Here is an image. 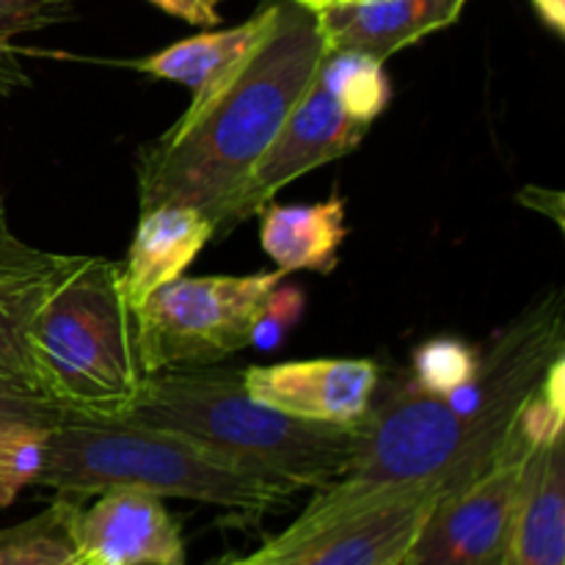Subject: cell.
<instances>
[{
  "instance_id": "8fae6325",
  "label": "cell",
  "mask_w": 565,
  "mask_h": 565,
  "mask_svg": "<svg viewBox=\"0 0 565 565\" xmlns=\"http://www.w3.org/2000/svg\"><path fill=\"white\" fill-rule=\"evenodd\" d=\"M467 0H337L318 9L326 50L390 61L408 44L458 22Z\"/></svg>"
},
{
  "instance_id": "3957f363",
  "label": "cell",
  "mask_w": 565,
  "mask_h": 565,
  "mask_svg": "<svg viewBox=\"0 0 565 565\" xmlns=\"http://www.w3.org/2000/svg\"><path fill=\"white\" fill-rule=\"evenodd\" d=\"M36 486L72 500L110 489H138L163 500L177 497L248 516L276 511L292 497L174 430L75 414H64L50 428Z\"/></svg>"
},
{
  "instance_id": "277c9868",
  "label": "cell",
  "mask_w": 565,
  "mask_h": 565,
  "mask_svg": "<svg viewBox=\"0 0 565 565\" xmlns=\"http://www.w3.org/2000/svg\"><path fill=\"white\" fill-rule=\"evenodd\" d=\"M28 351L50 406L86 419L121 417L143 384L121 265L77 257L33 315Z\"/></svg>"
},
{
  "instance_id": "e0dca14e",
  "label": "cell",
  "mask_w": 565,
  "mask_h": 565,
  "mask_svg": "<svg viewBox=\"0 0 565 565\" xmlns=\"http://www.w3.org/2000/svg\"><path fill=\"white\" fill-rule=\"evenodd\" d=\"M64 274L44 281H31V285L0 287V384L14 386V390L36 397V401H44V395L36 370H33L31 351H28V326H31L33 315L42 307L47 292L58 285Z\"/></svg>"
},
{
  "instance_id": "5bb4252c",
  "label": "cell",
  "mask_w": 565,
  "mask_h": 565,
  "mask_svg": "<svg viewBox=\"0 0 565 565\" xmlns=\"http://www.w3.org/2000/svg\"><path fill=\"white\" fill-rule=\"evenodd\" d=\"M274 14L276 3H270L241 25L226 28V31L210 28L207 33L169 44V47L147 55V58L121 61V66L160 77V81L180 83V86L191 88V105H199L243 64V58L252 53L265 28L270 25Z\"/></svg>"
},
{
  "instance_id": "9c48e42d",
  "label": "cell",
  "mask_w": 565,
  "mask_h": 565,
  "mask_svg": "<svg viewBox=\"0 0 565 565\" xmlns=\"http://www.w3.org/2000/svg\"><path fill=\"white\" fill-rule=\"evenodd\" d=\"M243 390L263 406L303 423L359 428L381 386L370 359H309L241 373Z\"/></svg>"
},
{
  "instance_id": "52a82bcc",
  "label": "cell",
  "mask_w": 565,
  "mask_h": 565,
  "mask_svg": "<svg viewBox=\"0 0 565 565\" xmlns=\"http://www.w3.org/2000/svg\"><path fill=\"white\" fill-rule=\"evenodd\" d=\"M441 494L439 486L417 483L323 519L298 516L243 565H401Z\"/></svg>"
},
{
  "instance_id": "484cf974",
  "label": "cell",
  "mask_w": 565,
  "mask_h": 565,
  "mask_svg": "<svg viewBox=\"0 0 565 565\" xmlns=\"http://www.w3.org/2000/svg\"><path fill=\"white\" fill-rule=\"evenodd\" d=\"M298 3H303L307 9H312V11H318V9H323V6L337 3V0H298Z\"/></svg>"
},
{
  "instance_id": "30bf717a",
  "label": "cell",
  "mask_w": 565,
  "mask_h": 565,
  "mask_svg": "<svg viewBox=\"0 0 565 565\" xmlns=\"http://www.w3.org/2000/svg\"><path fill=\"white\" fill-rule=\"evenodd\" d=\"M75 541L94 565H185L182 527L163 497L138 489H110L77 508Z\"/></svg>"
},
{
  "instance_id": "cb8c5ba5",
  "label": "cell",
  "mask_w": 565,
  "mask_h": 565,
  "mask_svg": "<svg viewBox=\"0 0 565 565\" xmlns=\"http://www.w3.org/2000/svg\"><path fill=\"white\" fill-rule=\"evenodd\" d=\"M533 6L539 9L541 20H544L552 31H565V0H533Z\"/></svg>"
},
{
  "instance_id": "8992f818",
  "label": "cell",
  "mask_w": 565,
  "mask_h": 565,
  "mask_svg": "<svg viewBox=\"0 0 565 565\" xmlns=\"http://www.w3.org/2000/svg\"><path fill=\"white\" fill-rule=\"evenodd\" d=\"M287 276L281 268L248 276H182L160 287L132 312L141 373L210 367L246 351Z\"/></svg>"
},
{
  "instance_id": "603a6c76",
  "label": "cell",
  "mask_w": 565,
  "mask_h": 565,
  "mask_svg": "<svg viewBox=\"0 0 565 565\" xmlns=\"http://www.w3.org/2000/svg\"><path fill=\"white\" fill-rule=\"evenodd\" d=\"M149 3L199 28H215L221 22L218 0H149Z\"/></svg>"
},
{
  "instance_id": "ba28073f",
  "label": "cell",
  "mask_w": 565,
  "mask_h": 565,
  "mask_svg": "<svg viewBox=\"0 0 565 565\" xmlns=\"http://www.w3.org/2000/svg\"><path fill=\"white\" fill-rule=\"evenodd\" d=\"M373 121L362 119L356 110L348 108L345 99L337 97L329 83L315 72V81L290 110L279 136L274 138L268 152L259 158L248 180L221 213L215 237H224L237 224L263 213L270 199L298 177L337 158H345L362 143Z\"/></svg>"
},
{
  "instance_id": "7402d4cb",
  "label": "cell",
  "mask_w": 565,
  "mask_h": 565,
  "mask_svg": "<svg viewBox=\"0 0 565 565\" xmlns=\"http://www.w3.org/2000/svg\"><path fill=\"white\" fill-rule=\"evenodd\" d=\"M22 417H36V419H61L64 412H58L50 403L36 401V397L25 395V392L14 390V386L0 384V428L11 419H22Z\"/></svg>"
},
{
  "instance_id": "d4e9b609",
  "label": "cell",
  "mask_w": 565,
  "mask_h": 565,
  "mask_svg": "<svg viewBox=\"0 0 565 565\" xmlns=\"http://www.w3.org/2000/svg\"><path fill=\"white\" fill-rule=\"evenodd\" d=\"M204 565H243V557L224 555V557H218V561H210V563H204Z\"/></svg>"
},
{
  "instance_id": "d6986e66",
  "label": "cell",
  "mask_w": 565,
  "mask_h": 565,
  "mask_svg": "<svg viewBox=\"0 0 565 565\" xmlns=\"http://www.w3.org/2000/svg\"><path fill=\"white\" fill-rule=\"evenodd\" d=\"M55 423L58 419L22 417L0 428V508L11 505L28 486H36Z\"/></svg>"
},
{
  "instance_id": "5b68a950",
  "label": "cell",
  "mask_w": 565,
  "mask_h": 565,
  "mask_svg": "<svg viewBox=\"0 0 565 565\" xmlns=\"http://www.w3.org/2000/svg\"><path fill=\"white\" fill-rule=\"evenodd\" d=\"M557 428H565V356L524 403L494 461L434 502L401 565H502L530 452Z\"/></svg>"
},
{
  "instance_id": "4fadbf2b",
  "label": "cell",
  "mask_w": 565,
  "mask_h": 565,
  "mask_svg": "<svg viewBox=\"0 0 565 565\" xmlns=\"http://www.w3.org/2000/svg\"><path fill=\"white\" fill-rule=\"evenodd\" d=\"M213 237V221L196 207L158 204L141 210L130 252L121 265V292L127 307L136 312L152 292L182 279Z\"/></svg>"
},
{
  "instance_id": "ac0fdd59",
  "label": "cell",
  "mask_w": 565,
  "mask_h": 565,
  "mask_svg": "<svg viewBox=\"0 0 565 565\" xmlns=\"http://www.w3.org/2000/svg\"><path fill=\"white\" fill-rule=\"evenodd\" d=\"M77 3L81 0H0V94L31 83L11 42L25 33L70 22L77 14Z\"/></svg>"
},
{
  "instance_id": "7c38bea8",
  "label": "cell",
  "mask_w": 565,
  "mask_h": 565,
  "mask_svg": "<svg viewBox=\"0 0 565 565\" xmlns=\"http://www.w3.org/2000/svg\"><path fill=\"white\" fill-rule=\"evenodd\" d=\"M502 565H565V428L530 452Z\"/></svg>"
},
{
  "instance_id": "44dd1931",
  "label": "cell",
  "mask_w": 565,
  "mask_h": 565,
  "mask_svg": "<svg viewBox=\"0 0 565 565\" xmlns=\"http://www.w3.org/2000/svg\"><path fill=\"white\" fill-rule=\"evenodd\" d=\"M75 259L77 257L72 254H50L22 243L11 232L9 218H6V202L0 196V287L53 279V276L64 274Z\"/></svg>"
},
{
  "instance_id": "6da1fadb",
  "label": "cell",
  "mask_w": 565,
  "mask_h": 565,
  "mask_svg": "<svg viewBox=\"0 0 565 565\" xmlns=\"http://www.w3.org/2000/svg\"><path fill=\"white\" fill-rule=\"evenodd\" d=\"M326 55L318 14L298 0L276 14L243 64L138 154V207L188 204L218 224Z\"/></svg>"
},
{
  "instance_id": "2e32d148",
  "label": "cell",
  "mask_w": 565,
  "mask_h": 565,
  "mask_svg": "<svg viewBox=\"0 0 565 565\" xmlns=\"http://www.w3.org/2000/svg\"><path fill=\"white\" fill-rule=\"evenodd\" d=\"M77 500L58 497L36 516L0 527V565H94L75 541Z\"/></svg>"
},
{
  "instance_id": "ffe728a7",
  "label": "cell",
  "mask_w": 565,
  "mask_h": 565,
  "mask_svg": "<svg viewBox=\"0 0 565 565\" xmlns=\"http://www.w3.org/2000/svg\"><path fill=\"white\" fill-rule=\"evenodd\" d=\"M480 353L458 340H434L414 353V384L434 395H450L478 373Z\"/></svg>"
},
{
  "instance_id": "7a4b0ae2",
  "label": "cell",
  "mask_w": 565,
  "mask_h": 565,
  "mask_svg": "<svg viewBox=\"0 0 565 565\" xmlns=\"http://www.w3.org/2000/svg\"><path fill=\"white\" fill-rule=\"evenodd\" d=\"M116 419L188 436L290 494L334 483L356 450V428L274 412L254 401L243 390L241 373L232 370L143 375L136 403Z\"/></svg>"
},
{
  "instance_id": "9a60e30c",
  "label": "cell",
  "mask_w": 565,
  "mask_h": 565,
  "mask_svg": "<svg viewBox=\"0 0 565 565\" xmlns=\"http://www.w3.org/2000/svg\"><path fill=\"white\" fill-rule=\"evenodd\" d=\"M345 207L342 196L318 204H268L259 224V243L285 274H331L348 235Z\"/></svg>"
}]
</instances>
